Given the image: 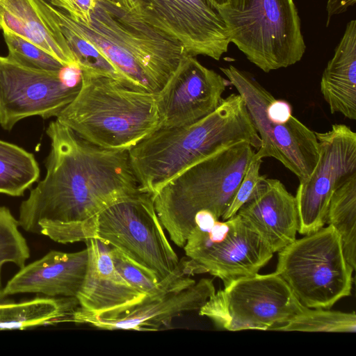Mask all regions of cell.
Listing matches in <instances>:
<instances>
[{"mask_svg": "<svg viewBox=\"0 0 356 356\" xmlns=\"http://www.w3.org/2000/svg\"><path fill=\"white\" fill-rule=\"evenodd\" d=\"M277 331L355 332V312L330 311L329 309L308 308L292 317Z\"/></svg>", "mask_w": 356, "mask_h": 356, "instance_id": "obj_25", "label": "cell"}, {"mask_svg": "<svg viewBox=\"0 0 356 356\" xmlns=\"http://www.w3.org/2000/svg\"><path fill=\"white\" fill-rule=\"evenodd\" d=\"M47 134L46 176L22 202L19 227L63 244L97 238L104 209L143 192L129 152L99 147L56 120Z\"/></svg>", "mask_w": 356, "mask_h": 356, "instance_id": "obj_1", "label": "cell"}, {"mask_svg": "<svg viewBox=\"0 0 356 356\" xmlns=\"http://www.w3.org/2000/svg\"><path fill=\"white\" fill-rule=\"evenodd\" d=\"M262 159L254 156L231 202L221 216L225 220L236 215L239 209L250 199L261 175L259 170Z\"/></svg>", "mask_w": 356, "mask_h": 356, "instance_id": "obj_28", "label": "cell"}, {"mask_svg": "<svg viewBox=\"0 0 356 356\" xmlns=\"http://www.w3.org/2000/svg\"><path fill=\"white\" fill-rule=\"evenodd\" d=\"M40 177V168L33 154L0 140V194L24 195Z\"/></svg>", "mask_w": 356, "mask_h": 356, "instance_id": "obj_24", "label": "cell"}, {"mask_svg": "<svg viewBox=\"0 0 356 356\" xmlns=\"http://www.w3.org/2000/svg\"><path fill=\"white\" fill-rule=\"evenodd\" d=\"M183 248L202 273L220 278L224 284L258 273L274 254L238 214L218 220L207 230L194 227Z\"/></svg>", "mask_w": 356, "mask_h": 356, "instance_id": "obj_12", "label": "cell"}, {"mask_svg": "<svg viewBox=\"0 0 356 356\" xmlns=\"http://www.w3.org/2000/svg\"><path fill=\"white\" fill-rule=\"evenodd\" d=\"M241 143L258 149L261 139L243 98L232 93L201 120L161 127L128 152L141 190L152 197L191 166Z\"/></svg>", "mask_w": 356, "mask_h": 356, "instance_id": "obj_2", "label": "cell"}, {"mask_svg": "<svg viewBox=\"0 0 356 356\" xmlns=\"http://www.w3.org/2000/svg\"><path fill=\"white\" fill-rule=\"evenodd\" d=\"M88 263L76 299L83 314L114 318L141 303L147 296L128 283L114 266L111 247L92 238L86 241Z\"/></svg>", "mask_w": 356, "mask_h": 356, "instance_id": "obj_17", "label": "cell"}, {"mask_svg": "<svg viewBox=\"0 0 356 356\" xmlns=\"http://www.w3.org/2000/svg\"><path fill=\"white\" fill-rule=\"evenodd\" d=\"M96 238L154 272L160 282L170 277L179 264L152 196L145 192L104 209L97 218Z\"/></svg>", "mask_w": 356, "mask_h": 356, "instance_id": "obj_9", "label": "cell"}, {"mask_svg": "<svg viewBox=\"0 0 356 356\" xmlns=\"http://www.w3.org/2000/svg\"><path fill=\"white\" fill-rule=\"evenodd\" d=\"M131 12L178 42L184 54L219 60L228 51L225 24L207 0H139Z\"/></svg>", "mask_w": 356, "mask_h": 356, "instance_id": "obj_14", "label": "cell"}, {"mask_svg": "<svg viewBox=\"0 0 356 356\" xmlns=\"http://www.w3.org/2000/svg\"><path fill=\"white\" fill-rule=\"evenodd\" d=\"M78 305L76 298H38L19 303L0 302V330L69 321Z\"/></svg>", "mask_w": 356, "mask_h": 356, "instance_id": "obj_22", "label": "cell"}, {"mask_svg": "<svg viewBox=\"0 0 356 356\" xmlns=\"http://www.w3.org/2000/svg\"><path fill=\"white\" fill-rule=\"evenodd\" d=\"M254 154L250 144L235 145L191 166L152 197L157 216L175 245L184 246L197 212L208 211L221 218Z\"/></svg>", "mask_w": 356, "mask_h": 356, "instance_id": "obj_5", "label": "cell"}, {"mask_svg": "<svg viewBox=\"0 0 356 356\" xmlns=\"http://www.w3.org/2000/svg\"><path fill=\"white\" fill-rule=\"evenodd\" d=\"M356 0H327L326 26L330 24L331 18L336 15H339L347 11L348 8L355 5Z\"/></svg>", "mask_w": 356, "mask_h": 356, "instance_id": "obj_30", "label": "cell"}, {"mask_svg": "<svg viewBox=\"0 0 356 356\" xmlns=\"http://www.w3.org/2000/svg\"><path fill=\"white\" fill-rule=\"evenodd\" d=\"M321 94L331 113L356 120V20L350 21L321 76Z\"/></svg>", "mask_w": 356, "mask_h": 356, "instance_id": "obj_21", "label": "cell"}, {"mask_svg": "<svg viewBox=\"0 0 356 356\" xmlns=\"http://www.w3.org/2000/svg\"><path fill=\"white\" fill-rule=\"evenodd\" d=\"M81 78L78 64L47 72L0 56V125L10 131L28 117L56 118L79 92Z\"/></svg>", "mask_w": 356, "mask_h": 356, "instance_id": "obj_11", "label": "cell"}, {"mask_svg": "<svg viewBox=\"0 0 356 356\" xmlns=\"http://www.w3.org/2000/svg\"><path fill=\"white\" fill-rule=\"evenodd\" d=\"M88 263L87 248L76 252L51 250L20 268L4 286V296L35 293L50 298H76Z\"/></svg>", "mask_w": 356, "mask_h": 356, "instance_id": "obj_19", "label": "cell"}, {"mask_svg": "<svg viewBox=\"0 0 356 356\" xmlns=\"http://www.w3.org/2000/svg\"><path fill=\"white\" fill-rule=\"evenodd\" d=\"M66 15L72 26L133 89L158 92L184 54L178 42L111 0H97L88 24Z\"/></svg>", "mask_w": 356, "mask_h": 356, "instance_id": "obj_3", "label": "cell"}, {"mask_svg": "<svg viewBox=\"0 0 356 356\" xmlns=\"http://www.w3.org/2000/svg\"><path fill=\"white\" fill-rule=\"evenodd\" d=\"M277 252L275 273L302 305L330 309L350 295L355 270L332 225L296 239Z\"/></svg>", "mask_w": 356, "mask_h": 356, "instance_id": "obj_7", "label": "cell"}, {"mask_svg": "<svg viewBox=\"0 0 356 356\" xmlns=\"http://www.w3.org/2000/svg\"><path fill=\"white\" fill-rule=\"evenodd\" d=\"M19 227L18 220L10 209L0 206V302L6 298L1 280L3 266L13 263L22 268L30 257L29 245Z\"/></svg>", "mask_w": 356, "mask_h": 356, "instance_id": "obj_26", "label": "cell"}, {"mask_svg": "<svg viewBox=\"0 0 356 356\" xmlns=\"http://www.w3.org/2000/svg\"><path fill=\"white\" fill-rule=\"evenodd\" d=\"M339 233L344 257L356 268V175L338 187L331 196L327 221Z\"/></svg>", "mask_w": 356, "mask_h": 356, "instance_id": "obj_23", "label": "cell"}, {"mask_svg": "<svg viewBox=\"0 0 356 356\" xmlns=\"http://www.w3.org/2000/svg\"><path fill=\"white\" fill-rule=\"evenodd\" d=\"M0 29L38 46L64 65L78 64L45 0H0Z\"/></svg>", "mask_w": 356, "mask_h": 356, "instance_id": "obj_20", "label": "cell"}, {"mask_svg": "<svg viewBox=\"0 0 356 356\" xmlns=\"http://www.w3.org/2000/svg\"><path fill=\"white\" fill-rule=\"evenodd\" d=\"M215 292L213 280L203 278L159 297L147 296L139 305L114 318H97L76 309L70 321L107 330H158L168 327L175 317L199 310Z\"/></svg>", "mask_w": 356, "mask_h": 356, "instance_id": "obj_16", "label": "cell"}, {"mask_svg": "<svg viewBox=\"0 0 356 356\" xmlns=\"http://www.w3.org/2000/svg\"><path fill=\"white\" fill-rule=\"evenodd\" d=\"M305 307L275 272L256 273L224 284L198 311L222 330H275Z\"/></svg>", "mask_w": 356, "mask_h": 356, "instance_id": "obj_8", "label": "cell"}, {"mask_svg": "<svg viewBox=\"0 0 356 356\" xmlns=\"http://www.w3.org/2000/svg\"><path fill=\"white\" fill-rule=\"evenodd\" d=\"M50 4L78 22L88 24L97 0H49Z\"/></svg>", "mask_w": 356, "mask_h": 356, "instance_id": "obj_29", "label": "cell"}, {"mask_svg": "<svg viewBox=\"0 0 356 356\" xmlns=\"http://www.w3.org/2000/svg\"><path fill=\"white\" fill-rule=\"evenodd\" d=\"M216 11L229 42L264 72L302 59L306 44L293 0H228Z\"/></svg>", "mask_w": 356, "mask_h": 356, "instance_id": "obj_6", "label": "cell"}, {"mask_svg": "<svg viewBox=\"0 0 356 356\" xmlns=\"http://www.w3.org/2000/svg\"><path fill=\"white\" fill-rule=\"evenodd\" d=\"M211 6L216 10L218 8L224 6L228 0H207Z\"/></svg>", "mask_w": 356, "mask_h": 356, "instance_id": "obj_32", "label": "cell"}, {"mask_svg": "<svg viewBox=\"0 0 356 356\" xmlns=\"http://www.w3.org/2000/svg\"><path fill=\"white\" fill-rule=\"evenodd\" d=\"M229 85L227 79L195 57L183 54L168 81L156 93L161 127L189 125L209 115L220 104Z\"/></svg>", "mask_w": 356, "mask_h": 356, "instance_id": "obj_15", "label": "cell"}, {"mask_svg": "<svg viewBox=\"0 0 356 356\" xmlns=\"http://www.w3.org/2000/svg\"><path fill=\"white\" fill-rule=\"evenodd\" d=\"M319 149L317 163L309 179L300 182L295 196L298 232L303 235L323 227L334 191L356 175V133L343 124L315 132Z\"/></svg>", "mask_w": 356, "mask_h": 356, "instance_id": "obj_13", "label": "cell"}, {"mask_svg": "<svg viewBox=\"0 0 356 356\" xmlns=\"http://www.w3.org/2000/svg\"><path fill=\"white\" fill-rule=\"evenodd\" d=\"M220 70L243 98L261 139L254 156L274 158L296 175L299 182L307 181L319 156L315 132L294 116L286 120L269 118L266 105L272 94L250 73L232 65Z\"/></svg>", "mask_w": 356, "mask_h": 356, "instance_id": "obj_10", "label": "cell"}, {"mask_svg": "<svg viewBox=\"0 0 356 356\" xmlns=\"http://www.w3.org/2000/svg\"><path fill=\"white\" fill-rule=\"evenodd\" d=\"M119 6L122 7L123 8L129 10L134 11L137 8L139 0H111Z\"/></svg>", "mask_w": 356, "mask_h": 356, "instance_id": "obj_31", "label": "cell"}, {"mask_svg": "<svg viewBox=\"0 0 356 356\" xmlns=\"http://www.w3.org/2000/svg\"><path fill=\"white\" fill-rule=\"evenodd\" d=\"M56 120L103 148L129 150L161 127L156 93L82 72L81 86Z\"/></svg>", "mask_w": 356, "mask_h": 356, "instance_id": "obj_4", "label": "cell"}, {"mask_svg": "<svg viewBox=\"0 0 356 356\" xmlns=\"http://www.w3.org/2000/svg\"><path fill=\"white\" fill-rule=\"evenodd\" d=\"M3 34L8 49L7 57L13 62L26 67L47 72H58L66 67L56 58L22 38L7 31H3Z\"/></svg>", "mask_w": 356, "mask_h": 356, "instance_id": "obj_27", "label": "cell"}, {"mask_svg": "<svg viewBox=\"0 0 356 356\" xmlns=\"http://www.w3.org/2000/svg\"><path fill=\"white\" fill-rule=\"evenodd\" d=\"M236 214L273 253L296 240L299 227L296 197L279 179L261 176Z\"/></svg>", "mask_w": 356, "mask_h": 356, "instance_id": "obj_18", "label": "cell"}]
</instances>
